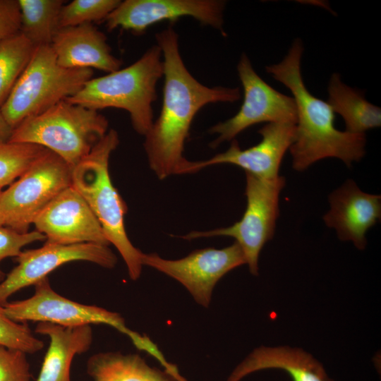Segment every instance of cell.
Returning <instances> with one entry per match:
<instances>
[{"mask_svg":"<svg viewBox=\"0 0 381 381\" xmlns=\"http://www.w3.org/2000/svg\"><path fill=\"white\" fill-rule=\"evenodd\" d=\"M270 368L286 371L292 381H334L311 354L289 346L255 349L234 369L227 381H240L253 373Z\"/></svg>","mask_w":381,"mask_h":381,"instance_id":"obj_18","label":"cell"},{"mask_svg":"<svg viewBox=\"0 0 381 381\" xmlns=\"http://www.w3.org/2000/svg\"><path fill=\"white\" fill-rule=\"evenodd\" d=\"M21 10L18 0H0V42L20 33Z\"/></svg>","mask_w":381,"mask_h":381,"instance_id":"obj_29","label":"cell"},{"mask_svg":"<svg viewBox=\"0 0 381 381\" xmlns=\"http://www.w3.org/2000/svg\"><path fill=\"white\" fill-rule=\"evenodd\" d=\"M155 38L163 58V101L159 117L144 135L143 146L151 170L163 180L176 174L185 160V142L200 109L211 103L236 102L241 92L238 87H208L196 80L183 63L172 26Z\"/></svg>","mask_w":381,"mask_h":381,"instance_id":"obj_1","label":"cell"},{"mask_svg":"<svg viewBox=\"0 0 381 381\" xmlns=\"http://www.w3.org/2000/svg\"><path fill=\"white\" fill-rule=\"evenodd\" d=\"M303 52L302 42L297 38L282 61L265 67L272 77L291 91L296 105V136L289 147L292 167L302 171L329 157L339 159L351 167L365 153V134L336 128L331 106L313 95L304 84L301 69Z\"/></svg>","mask_w":381,"mask_h":381,"instance_id":"obj_2","label":"cell"},{"mask_svg":"<svg viewBox=\"0 0 381 381\" xmlns=\"http://www.w3.org/2000/svg\"><path fill=\"white\" fill-rule=\"evenodd\" d=\"M33 224L49 243L109 245L98 219L72 185L55 197Z\"/></svg>","mask_w":381,"mask_h":381,"instance_id":"obj_15","label":"cell"},{"mask_svg":"<svg viewBox=\"0 0 381 381\" xmlns=\"http://www.w3.org/2000/svg\"><path fill=\"white\" fill-rule=\"evenodd\" d=\"M0 381H31L26 353L0 344Z\"/></svg>","mask_w":381,"mask_h":381,"instance_id":"obj_27","label":"cell"},{"mask_svg":"<svg viewBox=\"0 0 381 381\" xmlns=\"http://www.w3.org/2000/svg\"><path fill=\"white\" fill-rule=\"evenodd\" d=\"M13 132V128L6 122L0 112V143L9 141Z\"/></svg>","mask_w":381,"mask_h":381,"instance_id":"obj_30","label":"cell"},{"mask_svg":"<svg viewBox=\"0 0 381 381\" xmlns=\"http://www.w3.org/2000/svg\"><path fill=\"white\" fill-rule=\"evenodd\" d=\"M34 294L26 299L8 302L4 313L17 322H49L64 327L108 325L128 336L139 350L153 353L156 345L145 335L130 329L122 316L104 308L71 301L56 292L48 277L34 284Z\"/></svg>","mask_w":381,"mask_h":381,"instance_id":"obj_7","label":"cell"},{"mask_svg":"<svg viewBox=\"0 0 381 381\" xmlns=\"http://www.w3.org/2000/svg\"><path fill=\"white\" fill-rule=\"evenodd\" d=\"M330 209L323 216L325 224L336 230L341 241L365 248V234L381 217V196L363 192L348 179L328 198Z\"/></svg>","mask_w":381,"mask_h":381,"instance_id":"obj_16","label":"cell"},{"mask_svg":"<svg viewBox=\"0 0 381 381\" xmlns=\"http://www.w3.org/2000/svg\"><path fill=\"white\" fill-rule=\"evenodd\" d=\"M246 180L247 204L239 221L228 227L193 231L181 238L190 241L214 236L232 237L241 247L250 272L257 276L260 253L274 234L279 194L285 186V179L278 176L266 179L246 173Z\"/></svg>","mask_w":381,"mask_h":381,"instance_id":"obj_8","label":"cell"},{"mask_svg":"<svg viewBox=\"0 0 381 381\" xmlns=\"http://www.w3.org/2000/svg\"><path fill=\"white\" fill-rule=\"evenodd\" d=\"M21 10V30L34 46L50 45L59 29L63 0H18Z\"/></svg>","mask_w":381,"mask_h":381,"instance_id":"obj_22","label":"cell"},{"mask_svg":"<svg viewBox=\"0 0 381 381\" xmlns=\"http://www.w3.org/2000/svg\"><path fill=\"white\" fill-rule=\"evenodd\" d=\"M51 47L58 64L66 68H95L109 73L122 64L112 54L106 35L92 23L59 28Z\"/></svg>","mask_w":381,"mask_h":381,"instance_id":"obj_17","label":"cell"},{"mask_svg":"<svg viewBox=\"0 0 381 381\" xmlns=\"http://www.w3.org/2000/svg\"><path fill=\"white\" fill-rule=\"evenodd\" d=\"M237 72L243 89V104L234 116L209 129L210 133L218 135L210 143L212 148H216L223 142L231 141L240 133L257 123L296 124L297 109L294 98L278 92L263 80L244 53L237 64Z\"/></svg>","mask_w":381,"mask_h":381,"instance_id":"obj_10","label":"cell"},{"mask_svg":"<svg viewBox=\"0 0 381 381\" xmlns=\"http://www.w3.org/2000/svg\"><path fill=\"white\" fill-rule=\"evenodd\" d=\"M108 126L98 111L63 100L24 119L13 129L8 142L41 145L73 169L106 135Z\"/></svg>","mask_w":381,"mask_h":381,"instance_id":"obj_5","label":"cell"},{"mask_svg":"<svg viewBox=\"0 0 381 381\" xmlns=\"http://www.w3.org/2000/svg\"><path fill=\"white\" fill-rule=\"evenodd\" d=\"M18 265L0 283V306L18 291L34 285L59 267L73 261H87L113 268L117 258L108 246L92 243L63 245L46 241L40 248L22 250Z\"/></svg>","mask_w":381,"mask_h":381,"instance_id":"obj_12","label":"cell"},{"mask_svg":"<svg viewBox=\"0 0 381 381\" xmlns=\"http://www.w3.org/2000/svg\"><path fill=\"white\" fill-rule=\"evenodd\" d=\"M86 370L92 381H178L165 370L150 366L138 355L121 352L92 355Z\"/></svg>","mask_w":381,"mask_h":381,"instance_id":"obj_20","label":"cell"},{"mask_svg":"<svg viewBox=\"0 0 381 381\" xmlns=\"http://www.w3.org/2000/svg\"><path fill=\"white\" fill-rule=\"evenodd\" d=\"M119 143L118 133L110 129L90 152L72 170V186L87 202L98 219L109 244L119 251L132 280L142 272L143 252L135 248L126 231L127 206L114 186L109 171L111 152Z\"/></svg>","mask_w":381,"mask_h":381,"instance_id":"obj_3","label":"cell"},{"mask_svg":"<svg viewBox=\"0 0 381 381\" xmlns=\"http://www.w3.org/2000/svg\"><path fill=\"white\" fill-rule=\"evenodd\" d=\"M47 150L32 143H0V187L13 183Z\"/></svg>","mask_w":381,"mask_h":381,"instance_id":"obj_24","label":"cell"},{"mask_svg":"<svg viewBox=\"0 0 381 381\" xmlns=\"http://www.w3.org/2000/svg\"><path fill=\"white\" fill-rule=\"evenodd\" d=\"M120 0H74L64 4L59 16V28L104 20Z\"/></svg>","mask_w":381,"mask_h":381,"instance_id":"obj_25","label":"cell"},{"mask_svg":"<svg viewBox=\"0 0 381 381\" xmlns=\"http://www.w3.org/2000/svg\"><path fill=\"white\" fill-rule=\"evenodd\" d=\"M2 188L0 187V227L4 226V217L1 208V197L2 194Z\"/></svg>","mask_w":381,"mask_h":381,"instance_id":"obj_31","label":"cell"},{"mask_svg":"<svg viewBox=\"0 0 381 381\" xmlns=\"http://www.w3.org/2000/svg\"><path fill=\"white\" fill-rule=\"evenodd\" d=\"M141 262L181 283L200 306L207 308L217 282L234 268L246 264L239 245L216 249L196 250L178 260H167L158 254L144 253Z\"/></svg>","mask_w":381,"mask_h":381,"instance_id":"obj_11","label":"cell"},{"mask_svg":"<svg viewBox=\"0 0 381 381\" xmlns=\"http://www.w3.org/2000/svg\"><path fill=\"white\" fill-rule=\"evenodd\" d=\"M93 75L91 68L59 66L51 44L37 46L0 112L13 129L75 95Z\"/></svg>","mask_w":381,"mask_h":381,"instance_id":"obj_6","label":"cell"},{"mask_svg":"<svg viewBox=\"0 0 381 381\" xmlns=\"http://www.w3.org/2000/svg\"><path fill=\"white\" fill-rule=\"evenodd\" d=\"M164 75L160 47H150L135 62L105 75L92 78L66 101L96 111L117 108L128 112L133 129L145 135L153 121L156 85Z\"/></svg>","mask_w":381,"mask_h":381,"instance_id":"obj_4","label":"cell"},{"mask_svg":"<svg viewBox=\"0 0 381 381\" xmlns=\"http://www.w3.org/2000/svg\"><path fill=\"white\" fill-rule=\"evenodd\" d=\"M44 240V235L37 230L22 234L6 226L0 227V263L7 258L17 257L24 246ZM6 276V274L0 267V283Z\"/></svg>","mask_w":381,"mask_h":381,"instance_id":"obj_28","label":"cell"},{"mask_svg":"<svg viewBox=\"0 0 381 381\" xmlns=\"http://www.w3.org/2000/svg\"><path fill=\"white\" fill-rule=\"evenodd\" d=\"M327 90V102L343 118L345 131L365 134L381 126L380 108L368 102L363 93L342 83L339 74L332 75Z\"/></svg>","mask_w":381,"mask_h":381,"instance_id":"obj_21","label":"cell"},{"mask_svg":"<svg viewBox=\"0 0 381 381\" xmlns=\"http://www.w3.org/2000/svg\"><path fill=\"white\" fill-rule=\"evenodd\" d=\"M0 344L35 353L44 347V342L32 333L27 322H17L7 317L0 306Z\"/></svg>","mask_w":381,"mask_h":381,"instance_id":"obj_26","label":"cell"},{"mask_svg":"<svg viewBox=\"0 0 381 381\" xmlns=\"http://www.w3.org/2000/svg\"><path fill=\"white\" fill-rule=\"evenodd\" d=\"M226 1L221 0H125L121 1L104 20L111 31L117 28L140 35L164 20L172 23L189 16L202 25L218 30L223 36V13Z\"/></svg>","mask_w":381,"mask_h":381,"instance_id":"obj_13","label":"cell"},{"mask_svg":"<svg viewBox=\"0 0 381 381\" xmlns=\"http://www.w3.org/2000/svg\"><path fill=\"white\" fill-rule=\"evenodd\" d=\"M35 332L50 339L37 381H71V366L74 356L87 351L93 340L90 325L64 327L38 322Z\"/></svg>","mask_w":381,"mask_h":381,"instance_id":"obj_19","label":"cell"},{"mask_svg":"<svg viewBox=\"0 0 381 381\" xmlns=\"http://www.w3.org/2000/svg\"><path fill=\"white\" fill-rule=\"evenodd\" d=\"M258 133L262 139L255 145L242 150L238 141L234 139L226 151L207 159L189 161L185 159L176 174H193L212 165L230 164L261 179L277 177L284 154L294 141L296 124L268 123Z\"/></svg>","mask_w":381,"mask_h":381,"instance_id":"obj_14","label":"cell"},{"mask_svg":"<svg viewBox=\"0 0 381 381\" xmlns=\"http://www.w3.org/2000/svg\"><path fill=\"white\" fill-rule=\"evenodd\" d=\"M35 47L21 33L0 42V109L27 66Z\"/></svg>","mask_w":381,"mask_h":381,"instance_id":"obj_23","label":"cell"},{"mask_svg":"<svg viewBox=\"0 0 381 381\" xmlns=\"http://www.w3.org/2000/svg\"><path fill=\"white\" fill-rule=\"evenodd\" d=\"M72 170L62 158L47 150L3 190L1 208L4 226L22 234L28 232L38 214L72 185Z\"/></svg>","mask_w":381,"mask_h":381,"instance_id":"obj_9","label":"cell"}]
</instances>
